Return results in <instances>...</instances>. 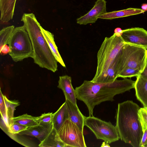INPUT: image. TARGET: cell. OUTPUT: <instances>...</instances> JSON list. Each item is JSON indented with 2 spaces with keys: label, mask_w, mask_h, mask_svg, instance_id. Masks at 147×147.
Masks as SVG:
<instances>
[{
  "label": "cell",
  "mask_w": 147,
  "mask_h": 147,
  "mask_svg": "<svg viewBox=\"0 0 147 147\" xmlns=\"http://www.w3.org/2000/svg\"><path fill=\"white\" fill-rule=\"evenodd\" d=\"M135 81L127 78L116 79L112 82H94L85 80L75 89L76 98L83 101L86 106L89 116L93 115L95 107L106 101H113L116 95L134 88Z\"/></svg>",
  "instance_id": "obj_1"
},
{
  "label": "cell",
  "mask_w": 147,
  "mask_h": 147,
  "mask_svg": "<svg viewBox=\"0 0 147 147\" xmlns=\"http://www.w3.org/2000/svg\"><path fill=\"white\" fill-rule=\"evenodd\" d=\"M140 108L132 100L119 103L115 116L120 138L134 147H140L144 134L138 115Z\"/></svg>",
  "instance_id": "obj_2"
},
{
  "label": "cell",
  "mask_w": 147,
  "mask_h": 147,
  "mask_svg": "<svg viewBox=\"0 0 147 147\" xmlns=\"http://www.w3.org/2000/svg\"><path fill=\"white\" fill-rule=\"evenodd\" d=\"M21 21L24 23L32 44L34 63L40 67L55 72L57 61L50 50L41 31V26L32 13H24Z\"/></svg>",
  "instance_id": "obj_3"
},
{
  "label": "cell",
  "mask_w": 147,
  "mask_h": 147,
  "mask_svg": "<svg viewBox=\"0 0 147 147\" xmlns=\"http://www.w3.org/2000/svg\"><path fill=\"white\" fill-rule=\"evenodd\" d=\"M124 44L121 35L115 33L111 36L105 38L98 52L96 71L92 81L94 82L106 71Z\"/></svg>",
  "instance_id": "obj_4"
},
{
  "label": "cell",
  "mask_w": 147,
  "mask_h": 147,
  "mask_svg": "<svg viewBox=\"0 0 147 147\" xmlns=\"http://www.w3.org/2000/svg\"><path fill=\"white\" fill-rule=\"evenodd\" d=\"M8 45L10 48L8 53L14 61H22L30 57L33 58L32 44L24 25L14 28Z\"/></svg>",
  "instance_id": "obj_5"
},
{
  "label": "cell",
  "mask_w": 147,
  "mask_h": 147,
  "mask_svg": "<svg viewBox=\"0 0 147 147\" xmlns=\"http://www.w3.org/2000/svg\"><path fill=\"white\" fill-rule=\"evenodd\" d=\"M119 54L118 75L127 67L142 71L147 60V48L124 43Z\"/></svg>",
  "instance_id": "obj_6"
},
{
  "label": "cell",
  "mask_w": 147,
  "mask_h": 147,
  "mask_svg": "<svg viewBox=\"0 0 147 147\" xmlns=\"http://www.w3.org/2000/svg\"><path fill=\"white\" fill-rule=\"evenodd\" d=\"M84 124L93 133L97 139L102 140L109 144L120 138L116 127L110 122L89 116L85 117Z\"/></svg>",
  "instance_id": "obj_7"
},
{
  "label": "cell",
  "mask_w": 147,
  "mask_h": 147,
  "mask_svg": "<svg viewBox=\"0 0 147 147\" xmlns=\"http://www.w3.org/2000/svg\"><path fill=\"white\" fill-rule=\"evenodd\" d=\"M61 140L67 147H86L83 133L69 119L57 131Z\"/></svg>",
  "instance_id": "obj_8"
},
{
  "label": "cell",
  "mask_w": 147,
  "mask_h": 147,
  "mask_svg": "<svg viewBox=\"0 0 147 147\" xmlns=\"http://www.w3.org/2000/svg\"><path fill=\"white\" fill-rule=\"evenodd\" d=\"M124 43L147 48V31L135 27L123 30L121 35Z\"/></svg>",
  "instance_id": "obj_9"
},
{
  "label": "cell",
  "mask_w": 147,
  "mask_h": 147,
  "mask_svg": "<svg viewBox=\"0 0 147 147\" xmlns=\"http://www.w3.org/2000/svg\"><path fill=\"white\" fill-rule=\"evenodd\" d=\"M106 1L105 0H97L92 8L87 13L77 19V23L86 25L95 23L97 17L107 12Z\"/></svg>",
  "instance_id": "obj_10"
},
{
  "label": "cell",
  "mask_w": 147,
  "mask_h": 147,
  "mask_svg": "<svg viewBox=\"0 0 147 147\" xmlns=\"http://www.w3.org/2000/svg\"><path fill=\"white\" fill-rule=\"evenodd\" d=\"M53 127L52 122L49 124L39 123L36 125L27 128L19 133L18 134L25 135L35 137L40 142L46 138Z\"/></svg>",
  "instance_id": "obj_11"
},
{
  "label": "cell",
  "mask_w": 147,
  "mask_h": 147,
  "mask_svg": "<svg viewBox=\"0 0 147 147\" xmlns=\"http://www.w3.org/2000/svg\"><path fill=\"white\" fill-rule=\"evenodd\" d=\"M71 82V77L68 75L60 76L57 87L63 91L65 100L77 105L75 90L73 87Z\"/></svg>",
  "instance_id": "obj_12"
},
{
  "label": "cell",
  "mask_w": 147,
  "mask_h": 147,
  "mask_svg": "<svg viewBox=\"0 0 147 147\" xmlns=\"http://www.w3.org/2000/svg\"><path fill=\"white\" fill-rule=\"evenodd\" d=\"M69 119L79 128L83 133L85 117L80 111L77 105L68 100H65Z\"/></svg>",
  "instance_id": "obj_13"
},
{
  "label": "cell",
  "mask_w": 147,
  "mask_h": 147,
  "mask_svg": "<svg viewBox=\"0 0 147 147\" xmlns=\"http://www.w3.org/2000/svg\"><path fill=\"white\" fill-rule=\"evenodd\" d=\"M16 0H0L1 22L5 24L12 20Z\"/></svg>",
  "instance_id": "obj_14"
},
{
  "label": "cell",
  "mask_w": 147,
  "mask_h": 147,
  "mask_svg": "<svg viewBox=\"0 0 147 147\" xmlns=\"http://www.w3.org/2000/svg\"><path fill=\"white\" fill-rule=\"evenodd\" d=\"M145 11L142 9L129 8L122 10L107 12L98 16L97 18L111 20L113 19L127 17L144 13Z\"/></svg>",
  "instance_id": "obj_15"
},
{
  "label": "cell",
  "mask_w": 147,
  "mask_h": 147,
  "mask_svg": "<svg viewBox=\"0 0 147 147\" xmlns=\"http://www.w3.org/2000/svg\"><path fill=\"white\" fill-rule=\"evenodd\" d=\"M41 30L50 50L57 61L63 67H65V65L59 53L57 47L55 42L53 34L44 29L41 26Z\"/></svg>",
  "instance_id": "obj_16"
},
{
  "label": "cell",
  "mask_w": 147,
  "mask_h": 147,
  "mask_svg": "<svg viewBox=\"0 0 147 147\" xmlns=\"http://www.w3.org/2000/svg\"><path fill=\"white\" fill-rule=\"evenodd\" d=\"M134 88L137 99L143 105L147 107V80L136 76Z\"/></svg>",
  "instance_id": "obj_17"
},
{
  "label": "cell",
  "mask_w": 147,
  "mask_h": 147,
  "mask_svg": "<svg viewBox=\"0 0 147 147\" xmlns=\"http://www.w3.org/2000/svg\"><path fill=\"white\" fill-rule=\"evenodd\" d=\"M69 119V115L65 102L58 110L53 114L52 122L53 127L57 131L65 121Z\"/></svg>",
  "instance_id": "obj_18"
},
{
  "label": "cell",
  "mask_w": 147,
  "mask_h": 147,
  "mask_svg": "<svg viewBox=\"0 0 147 147\" xmlns=\"http://www.w3.org/2000/svg\"><path fill=\"white\" fill-rule=\"evenodd\" d=\"M40 147H67L60 139L57 131L53 127L46 138L38 145Z\"/></svg>",
  "instance_id": "obj_19"
},
{
  "label": "cell",
  "mask_w": 147,
  "mask_h": 147,
  "mask_svg": "<svg viewBox=\"0 0 147 147\" xmlns=\"http://www.w3.org/2000/svg\"><path fill=\"white\" fill-rule=\"evenodd\" d=\"M12 122L17 123L26 126L28 127L33 126L38 124L37 117H33L25 114L12 118Z\"/></svg>",
  "instance_id": "obj_20"
},
{
  "label": "cell",
  "mask_w": 147,
  "mask_h": 147,
  "mask_svg": "<svg viewBox=\"0 0 147 147\" xmlns=\"http://www.w3.org/2000/svg\"><path fill=\"white\" fill-rule=\"evenodd\" d=\"M14 26L3 28L0 31V49L4 46L8 45L15 28Z\"/></svg>",
  "instance_id": "obj_21"
},
{
  "label": "cell",
  "mask_w": 147,
  "mask_h": 147,
  "mask_svg": "<svg viewBox=\"0 0 147 147\" xmlns=\"http://www.w3.org/2000/svg\"><path fill=\"white\" fill-rule=\"evenodd\" d=\"M3 97L5 105L6 114L8 117L12 119L13 117L16 108L20 105V103L18 101L9 100L5 95H3Z\"/></svg>",
  "instance_id": "obj_22"
},
{
  "label": "cell",
  "mask_w": 147,
  "mask_h": 147,
  "mask_svg": "<svg viewBox=\"0 0 147 147\" xmlns=\"http://www.w3.org/2000/svg\"><path fill=\"white\" fill-rule=\"evenodd\" d=\"M141 72L139 69L127 67L123 69L118 75V78H131L138 76Z\"/></svg>",
  "instance_id": "obj_23"
},
{
  "label": "cell",
  "mask_w": 147,
  "mask_h": 147,
  "mask_svg": "<svg viewBox=\"0 0 147 147\" xmlns=\"http://www.w3.org/2000/svg\"><path fill=\"white\" fill-rule=\"evenodd\" d=\"M138 115L144 132L147 129V107L140 108L138 111Z\"/></svg>",
  "instance_id": "obj_24"
},
{
  "label": "cell",
  "mask_w": 147,
  "mask_h": 147,
  "mask_svg": "<svg viewBox=\"0 0 147 147\" xmlns=\"http://www.w3.org/2000/svg\"><path fill=\"white\" fill-rule=\"evenodd\" d=\"M28 128L26 126L17 123L13 122L8 129V133L11 134H18L20 132Z\"/></svg>",
  "instance_id": "obj_25"
},
{
  "label": "cell",
  "mask_w": 147,
  "mask_h": 147,
  "mask_svg": "<svg viewBox=\"0 0 147 147\" xmlns=\"http://www.w3.org/2000/svg\"><path fill=\"white\" fill-rule=\"evenodd\" d=\"M53 113H44L40 116L37 117V120L38 123L43 124H49L52 123V119Z\"/></svg>",
  "instance_id": "obj_26"
},
{
  "label": "cell",
  "mask_w": 147,
  "mask_h": 147,
  "mask_svg": "<svg viewBox=\"0 0 147 147\" xmlns=\"http://www.w3.org/2000/svg\"><path fill=\"white\" fill-rule=\"evenodd\" d=\"M3 94L0 89V113H6L5 105L3 97Z\"/></svg>",
  "instance_id": "obj_27"
},
{
  "label": "cell",
  "mask_w": 147,
  "mask_h": 147,
  "mask_svg": "<svg viewBox=\"0 0 147 147\" xmlns=\"http://www.w3.org/2000/svg\"><path fill=\"white\" fill-rule=\"evenodd\" d=\"M140 147H147V129H145L144 132Z\"/></svg>",
  "instance_id": "obj_28"
},
{
  "label": "cell",
  "mask_w": 147,
  "mask_h": 147,
  "mask_svg": "<svg viewBox=\"0 0 147 147\" xmlns=\"http://www.w3.org/2000/svg\"><path fill=\"white\" fill-rule=\"evenodd\" d=\"M137 76L143 80H147V60L142 71Z\"/></svg>",
  "instance_id": "obj_29"
},
{
  "label": "cell",
  "mask_w": 147,
  "mask_h": 147,
  "mask_svg": "<svg viewBox=\"0 0 147 147\" xmlns=\"http://www.w3.org/2000/svg\"><path fill=\"white\" fill-rule=\"evenodd\" d=\"M10 51L9 47L7 45L4 46L0 49V53L1 55H4L9 53Z\"/></svg>",
  "instance_id": "obj_30"
},
{
  "label": "cell",
  "mask_w": 147,
  "mask_h": 147,
  "mask_svg": "<svg viewBox=\"0 0 147 147\" xmlns=\"http://www.w3.org/2000/svg\"><path fill=\"white\" fill-rule=\"evenodd\" d=\"M122 29L119 28H115L114 30V33L117 34L121 35L122 33Z\"/></svg>",
  "instance_id": "obj_31"
},
{
  "label": "cell",
  "mask_w": 147,
  "mask_h": 147,
  "mask_svg": "<svg viewBox=\"0 0 147 147\" xmlns=\"http://www.w3.org/2000/svg\"><path fill=\"white\" fill-rule=\"evenodd\" d=\"M142 9L145 11H147V3H143L141 6Z\"/></svg>",
  "instance_id": "obj_32"
},
{
  "label": "cell",
  "mask_w": 147,
  "mask_h": 147,
  "mask_svg": "<svg viewBox=\"0 0 147 147\" xmlns=\"http://www.w3.org/2000/svg\"><path fill=\"white\" fill-rule=\"evenodd\" d=\"M110 146L109 144L105 142H103L101 146V147H110Z\"/></svg>",
  "instance_id": "obj_33"
}]
</instances>
